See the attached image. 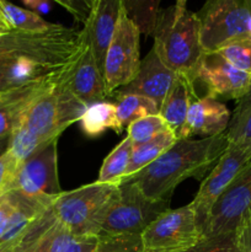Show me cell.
Wrapping results in <instances>:
<instances>
[{
  "instance_id": "obj_32",
  "label": "cell",
  "mask_w": 251,
  "mask_h": 252,
  "mask_svg": "<svg viewBox=\"0 0 251 252\" xmlns=\"http://www.w3.org/2000/svg\"><path fill=\"white\" fill-rule=\"evenodd\" d=\"M21 165L10 150H6L0 157V197L14 189L15 180Z\"/></svg>"
},
{
  "instance_id": "obj_14",
  "label": "cell",
  "mask_w": 251,
  "mask_h": 252,
  "mask_svg": "<svg viewBox=\"0 0 251 252\" xmlns=\"http://www.w3.org/2000/svg\"><path fill=\"white\" fill-rule=\"evenodd\" d=\"M121 9L122 0H93L90 14L84 24V31L102 75L106 52L115 34Z\"/></svg>"
},
{
  "instance_id": "obj_20",
  "label": "cell",
  "mask_w": 251,
  "mask_h": 252,
  "mask_svg": "<svg viewBox=\"0 0 251 252\" xmlns=\"http://www.w3.org/2000/svg\"><path fill=\"white\" fill-rule=\"evenodd\" d=\"M81 129L88 137H98L107 129L121 133L122 125L117 116L116 105L111 102H95L86 107L80 120Z\"/></svg>"
},
{
  "instance_id": "obj_16",
  "label": "cell",
  "mask_w": 251,
  "mask_h": 252,
  "mask_svg": "<svg viewBox=\"0 0 251 252\" xmlns=\"http://www.w3.org/2000/svg\"><path fill=\"white\" fill-rule=\"evenodd\" d=\"M65 84L75 97L86 106L106 97L102 71L96 62L90 44L86 43L65 76Z\"/></svg>"
},
{
  "instance_id": "obj_11",
  "label": "cell",
  "mask_w": 251,
  "mask_h": 252,
  "mask_svg": "<svg viewBox=\"0 0 251 252\" xmlns=\"http://www.w3.org/2000/svg\"><path fill=\"white\" fill-rule=\"evenodd\" d=\"M250 214L251 162H249L213 206L202 230V238L235 233L239 224Z\"/></svg>"
},
{
  "instance_id": "obj_5",
  "label": "cell",
  "mask_w": 251,
  "mask_h": 252,
  "mask_svg": "<svg viewBox=\"0 0 251 252\" xmlns=\"http://www.w3.org/2000/svg\"><path fill=\"white\" fill-rule=\"evenodd\" d=\"M66 73L48 90L37 96L20 117L27 129L46 145L58 142L69 126L81 120L88 107L68 89Z\"/></svg>"
},
{
  "instance_id": "obj_26",
  "label": "cell",
  "mask_w": 251,
  "mask_h": 252,
  "mask_svg": "<svg viewBox=\"0 0 251 252\" xmlns=\"http://www.w3.org/2000/svg\"><path fill=\"white\" fill-rule=\"evenodd\" d=\"M48 145L43 144L34 134H32L26 126L19 120L17 125L12 129L10 134V142L7 150L11 152V154L19 160L21 164H24L27 159L33 157L39 150L44 149Z\"/></svg>"
},
{
  "instance_id": "obj_2",
  "label": "cell",
  "mask_w": 251,
  "mask_h": 252,
  "mask_svg": "<svg viewBox=\"0 0 251 252\" xmlns=\"http://www.w3.org/2000/svg\"><path fill=\"white\" fill-rule=\"evenodd\" d=\"M226 147V132L201 139H177L161 157L128 181L148 198L170 201L172 192L182 181L189 177L202 179L211 171Z\"/></svg>"
},
{
  "instance_id": "obj_17",
  "label": "cell",
  "mask_w": 251,
  "mask_h": 252,
  "mask_svg": "<svg viewBox=\"0 0 251 252\" xmlns=\"http://www.w3.org/2000/svg\"><path fill=\"white\" fill-rule=\"evenodd\" d=\"M176 73L167 68L154 48L142 59L139 71L132 83L120 89L118 94H135L149 97L161 106L165 96L169 93Z\"/></svg>"
},
{
  "instance_id": "obj_37",
  "label": "cell",
  "mask_w": 251,
  "mask_h": 252,
  "mask_svg": "<svg viewBox=\"0 0 251 252\" xmlns=\"http://www.w3.org/2000/svg\"><path fill=\"white\" fill-rule=\"evenodd\" d=\"M27 10L37 15H47L52 10V2L48 0H24Z\"/></svg>"
},
{
  "instance_id": "obj_18",
  "label": "cell",
  "mask_w": 251,
  "mask_h": 252,
  "mask_svg": "<svg viewBox=\"0 0 251 252\" xmlns=\"http://www.w3.org/2000/svg\"><path fill=\"white\" fill-rule=\"evenodd\" d=\"M68 69L63 74L54 78L37 81V83H32L30 85L0 94V139L10 137L20 117L24 115L32 101L42 93L48 90L51 86H53L68 71Z\"/></svg>"
},
{
  "instance_id": "obj_6",
  "label": "cell",
  "mask_w": 251,
  "mask_h": 252,
  "mask_svg": "<svg viewBox=\"0 0 251 252\" xmlns=\"http://www.w3.org/2000/svg\"><path fill=\"white\" fill-rule=\"evenodd\" d=\"M204 53H216L249 32L251 0H209L196 12Z\"/></svg>"
},
{
  "instance_id": "obj_22",
  "label": "cell",
  "mask_w": 251,
  "mask_h": 252,
  "mask_svg": "<svg viewBox=\"0 0 251 252\" xmlns=\"http://www.w3.org/2000/svg\"><path fill=\"white\" fill-rule=\"evenodd\" d=\"M226 139L229 144L251 150V89L236 102L226 129Z\"/></svg>"
},
{
  "instance_id": "obj_15",
  "label": "cell",
  "mask_w": 251,
  "mask_h": 252,
  "mask_svg": "<svg viewBox=\"0 0 251 252\" xmlns=\"http://www.w3.org/2000/svg\"><path fill=\"white\" fill-rule=\"evenodd\" d=\"M230 112L218 100L202 96L192 101L186 122L179 134V139H191L193 135L204 138L223 134L230 122Z\"/></svg>"
},
{
  "instance_id": "obj_33",
  "label": "cell",
  "mask_w": 251,
  "mask_h": 252,
  "mask_svg": "<svg viewBox=\"0 0 251 252\" xmlns=\"http://www.w3.org/2000/svg\"><path fill=\"white\" fill-rule=\"evenodd\" d=\"M59 5L65 7L79 22L85 24L91 10V1L85 0H56Z\"/></svg>"
},
{
  "instance_id": "obj_4",
  "label": "cell",
  "mask_w": 251,
  "mask_h": 252,
  "mask_svg": "<svg viewBox=\"0 0 251 252\" xmlns=\"http://www.w3.org/2000/svg\"><path fill=\"white\" fill-rule=\"evenodd\" d=\"M117 189V185L93 182L62 192L52 209L57 220L74 236H98Z\"/></svg>"
},
{
  "instance_id": "obj_38",
  "label": "cell",
  "mask_w": 251,
  "mask_h": 252,
  "mask_svg": "<svg viewBox=\"0 0 251 252\" xmlns=\"http://www.w3.org/2000/svg\"><path fill=\"white\" fill-rule=\"evenodd\" d=\"M12 30L10 29V26L7 25V22L5 21L4 16L1 15V12H0V37L4 36V34L9 33V32H11Z\"/></svg>"
},
{
  "instance_id": "obj_34",
  "label": "cell",
  "mask_w": 251,
  "mask_h": 252,
  "mask_svg": "<svg viewBox=\"0 0 251 252\" xmlns=\"http://www.w3.org/2000/svg\"><path fill=\"white\" fill-rule=\"evenodd\" d=\"M97 241L98 236H73L61 252H93Z\"/></svg>"
},
{
  "instance_id": "obj_3",
  "label": "cell",
  "mask_w": 251,
  "mask_h": 252,
  "mask_svg": "<svg viewBox=\"0 0 251 252\" xmlns=\"http://www.w3.org/2000/svg\"><path fill=\"white\" fill-rule=\"evenodd\" d=\"M153 36V48L162 63L174 73L193 80L204 52L199 42L198 19L196 12L189 11L187 2L181 0L160 10Z\"/></svg>"
},
{
  "instance_id": "obj_10",
  "label": "cell",
  "mask_w": 251,
  "mask_h": 252,
  "mask_svg": "<svg viewBox=\"0 0 251 252\" xmlns=\"http://www.w3.org/2000/svg\"><path fill=\"white\" fill-rule=\"evenodd\" d=\"M249 162H251V150L228 143L225 152L204 177L193 201L189 203L196 213L201 231L216 202Z\"/></svg>"
},
{
  "instance_id": "obj_13",
  "label": "cell",
  "mask_w": 251,
  "mask_h": 252,
  "mask_svg": "<svg viewBox=\"0 0 251 252\" xmlns=\"http://www.w3.org/2000/svg\"><path fill=\"white\" fill-rule=\"evenodd\" d=\"M194 83L201 81L206 95L214 98L240 100L251 89V75L239 70L219 53H204L194 71Z\"/></svg>"
},
{
  "instance_id": "obj_41",
  "label": "cell",
  "mask_w": 251,
  "mask_h": 252,
  "mask_svg": "<svg viewBox=\"0 0 251 252\" xmlns=\"http://www.w3.org/2000/svg\"><path fill=\"white\" fill-rule=\"evenodd\" d=\"M143 252H152V251H144V250H143Z\"/></svg>"
},
{
  "instance_id": "obj_31",
  "label": "cell",
  "mask_w": 251,
  "mask_h": 252,
  "mask_svg": "<svg viewBox=\"0 0 251 252\" xmlns=\"http://www.w3.org/2000/svg\"><path fill=\"white\" fill-rule=\"evenodd\" d=\"M181 252H240L236 244L235 233L217 236H203L187 250Z\"/></svg>"
},
{
  "instance_id": "obj_24",
  "label": "cell",
  "mask_w": 251,
  "mask_h": 252,
  "mask_svg": "<svg viewBox=\"0 0 251 252\" xmlns=\"http://www.w3.org/2000/svg\"><path fill=\"white\" fill-rule=\"evenodd\" d=\"M118 120L123 128L148 116L159 115L160 107L154 100L135 94H118L116 100Z\"/></svg>"
},
{
  "instance_id": "obj_30",
  "label": "cell",
  "mask_w": 251,
  "mask_h": 252,
  "mask_svg": "<svg viewBox=\"0 0 251 252\" xmlns=\"http://www.w3.org/2000/svg\"><path fill=\"white\" fill-rule=\"evenodd\" d=\"M140 235H98L97 245L93 252H143Z\"/></svg>"
},
{
  "instance_id": "obj_21",
  "label": "cell",
  "mask_w": 251,
  "mask_h": 252,
  "mask_svg": "<svg viewBox=\"0 0 251 252\" xmlns=\"http://www.w3.org/2000/svg\"><path fill=\"white\" fill-rule=\"evenodd\" d=\"M176 142V135L171 130L167 129L166 132L159 134L154 139L150 140V142L139 145L137 148H133L132 155H130V161L129 165H128L127 171H126V176L123 179V182L128 181L135 174H138L143 169L149 166L152 162H154L157 158L161 157Z\"/></svg>"
},
{
  "instance_id": "obj_29",
  "label": "cell",
  "mask_w": 251,
  "mask_h": 252,
  "mask_svg": "<svg viewBox=\"0 0 251 252\" xmlns=\"http://www.w3.org/2000/svg\"><path fill=\"white\" fill-rule=\"evenodd\" d=\"M217 53L220 54L226 62L238 68L239 70L251 75V33L234 39L225 44Z\"/></svg>"
},
{
  "instance_id": "obj_40",
  "label": "cell",
  "mask_w": 251,
  "mask_h": 252,
  "mask_svg": "<svg viewBox=\"0 0 251 252\" xmlns=\"http://www.w3.org/2000/svg\"><path fill=\"white\" fill-rule=\"evenodd\" d=\"M249 31H250L251 33V19H250V22H249Z\"/></svg>"
},
{
  "instance_id": "obj_27",
  "label": "cell",
  "mask_w": 251,
  "mask_h": 252,
  "mask_svg": "<svg viewBox=\"0 0 251 252\" xmlns=\"http://www.w3.org/2000/svg\"><path fill=\"white\" fill-rule=\"evenodd\" d=\"M126 12L140 33L153 34L159 17L160 1H122Z\"/></svg>"
},
{
  "instance_id": "obj_23",
  "label": "cell",
  "mask_w": 251,
  "mask_h": 252,
  "mask_svg": "<svg viewBox=\"0 0 251 252\" xmlns=\"http://www.w3.org/2000/svg\"><path fill=\"white\" fill-rule=\"evenodd\" d=\"M133 145L129 138H125L112 152L105 158L101 165L97 182L120 186L126 176V171L130 161Z\"/></svg>"
},
{
  "instance_id": "obj_28",
  "label": "cell",
  "mask_w": 251,
  "mask_h": 252,
  "mask_svg": "<svg viewBox=\"0 0 251 252\" xmlns=\"http://www.w3.org/2000/svg\"><path fill=\"white\" fill-rule=\"evenodd\" d=\"M167 129L169 127L164 118L160 115H153L130 123L127 127V133L133 148H137L150 142Z\"/></svg>"
},
{
  "instance_id": "obj_12",
  "label": "cell",
  "mask_w": 251,
  "mask_h": 252,
  "mask_svg": "<svg viewBox=\"0 0 251 252\" xmlns=\"http://www.w3.org/2000/svg\"><path fill=\"white\" fill-rule=\"evenodd\" d=\"M57 144L52 143L21 165L12 191L34 199H56L63 192L58 180Z\"/></svg>"
},
{
  "instance_id": "obj_1",
  "label": "cell",
  "mask_w": 251,
  "mask_h": 252,
  "mask_svg": "<svg viewBox=\"0 0 251 252\" xmlns=\"http://www.w3.org/2000/svg\"><path fill=\"white\" fill-rule=\"evenodd\" d=\"M86 43L84 29L59 24L46 31L4 34L0 37V94L61 75Z\"/></svg>"
},
{
  "instance_id": "obj_25",
  "label": "cell",
  "mask_w": 251,
  "mask_h": 252,
  "mask_svg": "<svg viewBox=\"0 0 251 252\" xmlns=\"http://www.w3.org/2000/svg\"><path fill=\"white\" fill-rule=\"evenodd\" d=\"M0 12L12 31L39 32L52 29L54 24L47 22L39 15L27 9L16 6L11 2L0 0Z\"/></svg>"
},
{
  "instance_id": "obj_36",
  "label": "cell",
  "mask_w": 251,
  "mask_h": 252,
  "mask_svg": "<svg viewBox=\"0 0 251 252\" xmlns=\"http://www.w3.org/2000/svg\"><path fill=\"white\" fill-rule=\"evenodd\" d=\"M58 223V220H57ZM57 223L37 241L36 244H33L32 246H30L27 250H25L24 252H49L51 250V243H52V236H53V231L54 228H56Z\"/></svg>"
},
{
  "instance_id": "obj_9",
  "label": "cell",
  "mask_w": 251,
  "mask_h": 252,
  "mask_svg": "<svg viewBox=\"0 0 251 252\" xmlns=\"http://www.w3.org/2000/svg\"><path fill=\"white\" fill-rule=\"evenodd\" d=\"M140 236L144 251L181 252L198 243L202 231L193 208L187 204L167 209Z\"/></svg>"
},
{
  "instance_id": "obj_8",
  "label": "cell",
  "mask_w": 251,
  "mask_h": 252,
  "mask_svg": "<svg viewBox=\"0 0 251 252\" xmlns=\"http://www.w3.org/2000/svg\"><path fill=\"white\" fill-rule=\"evenodd\" d=\"M140 63V32L122 2L117 27L103 63L106 95L132 83L139 71Z\"/></svg>"
},
{
  "instance_id": "obj_39",
  "label": "cell",
  "mask_w": 251,
  "mask_h": 252,
  "mask_svg": "<svg viewBox=\"0 0 251 252\" xmlns=\"http://www.w3.org/2000/svg\"><path fill=\"white\" fill-rule=\"evenodd\" d=\"M9 142H10V137H5L0 139V157H1V155L7 150V148H9Z\"/></svg>"
},
{
  "instance_id": "obj_35",
  "label": "cell",
  "mask_w": 251,
  "mask_h": 252,
  "mask_svg": "<svg viewBox=\"0 0 251 252\" xmlns=\"http://www.w3.org/2000/svg\"><path fill=\"white\" fill-rule=\"evenodd\" d=\"M235 238L240 252H251V214L239 224Z\"/></svg>"
},
{
  "instance_id": "obj_7",
  "label": "cell",
  "mask_w": 251,
  "mask_h": 252,
  "mask_svg": "<svg viewBox=\"0 0 251 252\" xmlns=\"http://www.w3.org/2000/svg\"><path fill=\"white\" fill-rule=\"evenodd\" d=\"M167 209L170 201L150 199L133 182H123L118 186L100 235H142Z\"/></svg>"
},
{
  "instance_id": "obj_19",
  "label": "cell",
  "mask_w": 251,
  "mask_h": 252,
  "mask_svg": "<svg viewBox=\"0 0 251 252\" xmlns=\"http://www.w3.org/2000/svg\"><path fill=\"white\" fill-rule=\"evenodd\" d=\"M197 97L193 80L184 74H176L169 93L160 106L159 115L164 118L169 129L176 135L177 139L186 122L189 106Z\"/></svg>"
}]
</instances>
